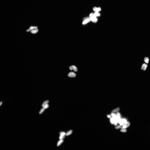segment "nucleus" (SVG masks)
I'll return each instance as SVG.
<instances>
[{"label":"nucleus","instance_id":"2","mask_svg":"<svg viewBox=\"0 0 150 150\" xmlns=\"http://www.w3.org/2000/svg\"><path fill=\"white\" fill-rule=\"evenodd\" d=\"M115 92L114 88L111 86L104 87L93 93L92 96L95 99L99 101H105L112 97Z\"/></svg>","mask_w":150,"mask_h":150},{"label":"nucleus","instance_id":"1","mask_svg":"<svg viewBox=\"0 0 150 150\" xmlns=\"http://www.w3.org/2000/svg\"><path fill=\"white\" fill-rule=\"evenodd\" d=\"M112 84V81L109 80L94 79L90 81L85 88L79 90V93L81 95L85 96L89 93H92L101 87L110 86Z\"/></svg>","mask_w":150,"mask_h":150}]
</instances>
